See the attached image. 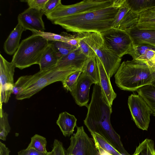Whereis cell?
<instances>
[{
  "label": "cell",
  "instance_id": "8992f818",
  "mask_svg": "<svg viewBox=\"0 0 155 155\" xmlns=\"http://www.w3.org/2000/svg\"><path fill=\"white\" fill-rule=\"evenodd\" d=\"M117 0H84L75 4H60L46 16L52 22L64 18L81 14L112 6Z\"/></svg>",
  "mask_w": 155,
  "mask_h": 155
},
{
  "label": "cell",
  "instance_id": "9a60e30c",
  "mask_svg": "<svg viewBox=\"0 0 155 155\" xmlns=\"http://www.w3.org/2000/svg\"><path fill=\"white\" fill-rule=\"evenodd\" d=\"M87 58L78 47L68 54L59 58L56 66L61 68L80 71L82 72Z\"/></svg>",
  "mask_w": 155,
  "mask_h": 155
},
{
  "label": "cell",
  "instance_id": "6da1fadb",
  "mask_svg": "<svg viewBox=\"0 0 155 155\" xmlns=\"http://www.w3.org/2000/svg\"><path fill=\"white\" fill-rule=\"evenodd\" d=\"M87 108V114L84 122L91 134H99L120 153L126 155L127 152L124 147L120 136L111 124V106L103 97L98 84L94 85L91 101Z\"/></svg>",
  "mask_w": 155,
  "mask_h": 155
},
{
  "label": "cell",
  "instance_id": "7c38bea8",
  "mask_svg": "<svg viewBox=\"0 0 155 155\" xmlns=\"http://www.w3.org/2000/svg\"><path fill=\"white\" fill-rule=\"evenodd\" d=\"M44 14L43 11L28 8L19 14L18 23L20 24L25 31L35 30L43 32L45 30L44 22L42 19Z\"/></svg>",
  "mask_w": 155,
  "mask_h": 155
},
{
  "label": "cell",
  "instance_id": "52a82bcc",
  "mask_svg": "<svg viewBox=\"0 0 155 155\" xmlns=\"http://www.w3.org/2000/svg\"><path fill=\"white\" fill-rule=\"evenodd\" d=\"M75 71L56 66L46 71H39L36 79L17 95L16 98L18 100L29 98L51 84L57 81L62 82L67 75Z\"/></svg>",
  "mask_w": 155,
  "mask_h": 155
},
{
  "label": "cell",
  "instance_id": "e575fe53",
  "mask_svg": "<svg viewBox=\"0 0 155 155\" xmlns=\"http://www.w3.org/2000/svg\"><path fill=\"white\" fill-rule=\"evenodd\" d=\"M48 0H28L26 1L29 8L43 11Z\"/></svg>",
  "mask_w": 155,
  "mask_h": 155
},
{
  "label": "cell",
  "instance_id": "7a4b0ae2",
  "mask_svg": "<svg viewBox=\"0 0 155 155\" xmlns=\"http://www.w3.org/2000/svg\"><path fill=\"white\" fill-rule=\"evenodd\" d=\"M124 0L99 9L72 15L53 22L66 31L75 33H101L113 27L115 17Z\"/></svg>",
  "mask_w": 155,
  "mask_h": 155
},
{
  "label": "cell",
  "instance_id": "ffe728a7",
  "mask_svg": "<svg viewBox=\"0 0 155 155\" xmlns=\"http://www.w3.org/2000/svg\"><path fill=\"white\" fill-rule=\"evenodd\" d=\"M59 58L52 45L49 43L39 62L40 71H46L56 66Z\"/></svg>",
  "mask_w": 155,
  "mask_h": 155
},
{
  "label": "cell",
  "instance_id": "cb8c5ba5",
  "mask_svg": "<svg viewBox=\"0 0 155 155\" xmlns=\"http://www.w3.org/2000/svg\"><path fill=\"white\" fill-rule=\"evenodd\" d=\"M124 2L131 10L138 14L146 10L155 7V0H125Z\"/></svg>",
  "mask_w": 155,
  "mask_h": 155
},
{
  "label": "cell",
  "instance_id": "5bb4252c",
  "mask_svg": "<svg viewBox=\"0 0 155 155\" xmlns=\"http://www.w3.org/2000/svg\"><path fill=\"white\" fill-rule=\"evenodd\" d=\"M124 1L119 8L113 28L125 31L137 25L139 14L131 10Z\"/></svg>",
  "mask_w": 155,
  "mask_h": 155
},
{
  "label": "cell",
  "instance_id": "7402d4cb",
  "mask_svg": "<svg viewBox=\"0 0 155 155\" xmlns=\"http://www.w3.org/2000/svg\"><path fill=\"white\" fill-rule=\"evenodd\" d=\"M94 82V84H99V73L96 55L87 58L82 70Z\"/></svg>",
  "mask_w": 155,
  "mask_h": 155
},
{
  "label": "cell",
  "instance_id": "d6a6232c",
  "mask_svg": "<svg viewBox=\"0 0 155 155\" xmlns=\"http://www.w3.org/2000/svg\"><path fill=\"white\" fill-rule=\"evenodd\" d=\"M82 72L77 71L67 75L62 82L63 87L71 92L75 87L78 79Z\"/></svg>",
  "mask_w": 155,
  "mask_h": 155
},
{
  "label": "cell",
  "instance_id": "277c9868",
  "mask_svg": "<svg viewBox=\"0 0 155 155\" xmlns=\"http://www.w3.org/2000/svg\"><path fill=\"white\" fill-rule=\"evenodd\" d=\"M48 41L39 35L32 34L22 41L11 62L16 68L21 70L38 64Z\"/></svg>",
  "mask_w": 155,
  "mask_h": 155
},
{
  "label": "cell",
  "instance_id": "603a6c76",
  "mask_svg": "<svg viewBox=\"0 0 155 155\" xmlns=\"http://www.w3.org/2000/svg\"><path fill=\"white\" fill-rule=\"evenodd\" d=\"M136 91L146 102L155 116V85L153 84L144 86Z\"/></svg>",
  "mask_w": 155,
  "mask_h": 155
},
{
  "label": "cell",
  "instance_id": "ab89813d",
  "mask_svg": "<svg viewBox=\"0 0 155 155\" xmlns=\"http://www.w3.org/2000/svg\"><path fill=\"white\" fill-rule=\"evenodd\" d=\"M95 146L99 152L98 155H112L104 150L98 146L97 145H95Z\"/></svg>",
  "mask_w": 155,
  "mask_h": 155
},
{
  "label": "cell",
  "instance_id": "44dd1931",
  "mask_svg": "<svg viewBox=\"0 0 155 155\" xmlns=\"http://www.w3.org/2000/svg\"><path fill=\"white\" fill-rule=\"evenodd\" d=\"M136 26L139 29L155 30V7L139 13Z\"/></svg>",
  "mask_w": 155,
  "mask_h": 155
},
{
  "label": "cell",
  "instance_id": "8d00e7d4",
  "mask_svg": "<svg viewBox=\"0 0 155 155\" xmlns=\"http://www.w3.org/2000/svg\"><path fill=\"white\" fill-rule=\"evenodd\" d=\"M53 148L54 155H66V150H65L62 143L57 139L54 140Z\"/></svg>",
  "mask_w": 155,
  "mask_h": 155
},
{
  "label": "cell",
  "instance_id": "3957f363",
  "mask_svg": "<svg viewBox=\"0 0 155 155\" xmlns=\"http://www.w3.org/2000/svg\"><path fill=\"white\" fill-rule=\"evenodd\" d=\"M115 83L122 90L136 91L155 81V67L144 61L133 59L124 61L114 75Z\"/></svg>",
  "mask_w": 155,
  "mask_h": 155
},
{
  "label": "cell",
  "instance_id": "83f0119b",
  "mask_svg": "<svg viewBox=\"0 0 155 155\" xmlns=\"http://www.w3.org/2000/svg\"><path fill=\"white\" fill-rule=\"evenodd\" d=\"M51 43L59 58L68 54L78 48L62 41H53Z\"/></svg>",
  "mask_w": 155,
  "mask_h": 155
},
{
  "label": "cell",
  "instance_id": "5b68a950",
  "mask_svg": "<svg viewBox=\"0 0 155 155\" xmlns=\"http://www.w3.org/2000/svg\"><path fill=\"white\" fill-rule=\"evenodd\" d=\"M84 38L100 60L110 78L115 74L120 65L121 58L108 48L100 33L84 32Z\"/></svg>",
  "mask_w": 155,
  "mask_h": 155
},
{
  "label": "cell",
  "instance_id": "4dcf8cb0",
  "mask_svg": "<svg viewBox=\"0 0 155 155\" xmlns=\"http://www.w3.org/2000/svg\"><path fill=\"white\" fill-rule=\"evenodd\" d=\"M10 130L8 114L4 111L2 107L0 108V139L5 141Z\"/></svg>",
  "mask_w": 155,
  "mask_h": 155
},
{
  "label": "cell",
  "instance_id": "7bdbcfd3",
  "mask_svg": "<svg viewBox=\"0 0 155 155\" xmlns=\"http://www.w3.org/2000/svg\"><path fill=\"white\" fill-rule=\"evenodd\" d=\"M153 84L155 85V81Z\"/></svg>",
  "mask_w": 155,
  "mask_h": 155
},
{
  "label": "cell",
  "instance_id": "f1b7e54d",
  "mask_svg": "<svg viewBox=\"0 0 155 155\" xmlns=\"http://www.w3.org/2000/svg\"><path fill=\"white\" fill-rule=\"evenodd\" d=\"M32 34L39 35L48 41H60L68 43L69 40L68 34L63 32L60 35L49 32H41L35 30L32 31Z\"/></svg>",
  "mask_w": 155,
  "mask_h": 155
},
{
  "label": "cell",
  "instance_id": "e0dca14e",
  "mask_svg": "<svg viewBox=\"0 0 155 155\" xmlns=\"http://www.w3.org/2000/svg\"><path fill=\"white\" fill-rule=\"evenodd\" d=\"M125 31L129 35L133 46L145 44L155 48V30L139 29L136 25Z\"/></svg>",
  "mask_w": 155,
  "mask_h": 155
},
{
  "label": "cell",
  "instance_id": "d6986e66",
  "mask_svg": "<svg viewBox=\"0 0 155 155\" xmlns=\"http://www.w3.org/2000/svg\"><path fill=\"white\" fill-rule=\"evenodd\" d=\"M77 119L75 117L66 112L61 113L56 121L63 135L69 137L73 134L76 126Z\"/></svg>",
  "mask_w": 155,
  "mask_h": 155
},
{
  "label": "cell",
  "instance_id": "ba28073f",
  "mask_svg": "<svg viewBox=\"0 0 155 155\" xmlns=\"http://www.w3.org/2000/svg\"><path fill=\"white\" fill-rule=\"evenodd\" d=\"M101 34L108 48L118 57L130 55L132 41L125 31L112 28Z\"/></svg>",
  "mask_w": 155,
  "mask_h": 155
},
{
  "label": "cell",
  "instance_id": "2e32d148",
  "mask_svg": "<svg viewBox=\"0 0 155 155\" xmlns=\"http://www.w3.org/2000/svg\"><path fill=\"white\" fill-rule=\"evenodd\" d=\"M96 57L99 73V85L101 93L104 99L109 105L111 106L117 94L113 89L110 78L108 77L102 64L96 55Z\"/></svg>",
  "mask_w": 155,
  "mask_h": 155
},
{
  "label": "cell",
  "instance_id": "60d3db41",
  "mask_svg": "<svg viewBox=\"0 0 155 155\" xmlns=\"http://www.w3.org/2000/svg\"><path fill=\"white\" fill-rule=\"evenodd\" d=\"M147 63L149 66L155 67V55L151 60Z\"/></svg>",
  "mask_w": 155,
  "mask_h": 155
},
{
  "label": "cell",
  "instance_id": "484cf974",
  "mask_svg": "<svg viewBox=\"0 0 155 155\" xmlns=\"http://www.w3.org/2000/svg\"><path fill=\"white\" fill-rule=\"evenodd\" d=\"M132 155H155L153 141L150 139H146L140 143Z\"/></svg>",
  "mask_w": 155,
  "mask_h": 155
},
{
  "label": "cell",
  "instance_id": "4fadbf2b",
  "mask_svg": "<svg viewBox=\"0 0 155 155\" xmlns=\"http://www.w3.org/2000/svg\"><path fill=\"white\" fill-rule=\"evenodd\" d=\"M93 84V81L84 73L80 74L75 87L70 92L75 103L79 106H88L90 87Z\"/></svg>",
  "mask_w": 155,
  "mask_h": 155
},
{
  "label": "cell",
  "instance_id": "f546056e",
  "mask_svg": "<svg viewBox=\"0 0 155 155\" xmlns=\"http://www.w3.org/2000/svg\"><path fill=\"white\" fill-rule=\"evenodd\" d=\"M153 49H155V48L147 44H141L134 46L130 55L133 59L144 61L148 51Z\"/></svg>",
  "mask_w": 155,
  "mask_h": 155
},
{
  "label": "cell",
  "instance_id": "4316f807",
  "mask_svg": "<svg viewBox=\"0 0 155 155\" xmlns=\"http://www.w3.org/2000/svg\"><path fill=\"white\" fill-rule=\"evenodd\" d=\"M91 134L95 145L98 146L112 155H122L99 134L95 133H91Z\"/></svg>",
  "mask_w": 155,
  "mask_h": 155
},
{
  "label": "cell",
  "instance_id": "74e56055",
  "mask_svg": "<svg viewBox=\"0 0 155 155\" xmlns=\"http://www.w3.org/2000/svg\"><path fill=\"white\" fill-rule=\"evenodd\" d=\"M47 153L39 152L32 148H26L19 151L18 155H46Z\"/></svg>",
  "mask_w": 155,
  "mask_h": 155
},
{
  "label": "cell",
  "instance_id": "9c48e42d",
  "mask_svg": "<svg viewBox=\"0 0 155 155\" xmlns=\"http://www.w3.org/2000/svg\"><path fill=\"white\" fill-rule=\"evenodd\" d=\"M128 105L137 126L143 130H147L152 111L146 102L138 94L133 93L128 97Z\"/></svg>",
  "mask_w": 155,
  "mask_h": 155
},
{
  "label": "cell",
  "instance_id": "f35d334b",
  "mask_svg": "<svg viewBox=\"0 0 155 155\" xmlns=\"http://www.w3.org/2000/svg\"><path fill=\"white\" fill-rule=\"evenodd\" d=\"M10 150L5 145L0 142V155H9Z\"/></svg>",
  "mask_w": 155,
  "mask_h": 155
},
{
  "label": "cell",
  "instance_id": "b9f144b4",
  "mask_svg": "<svg viewBox=\"0 0 155 155\" xmlns=\"http://www.w3.org/2000/svg\"><path fill=\"white\" fill-rule=\"evenodd\" d=\"M46 155H54L53 150H52L51 151L48 152Z\"/></svg>",
  "mask_w": 155,
  "mask_h": 155
},
{
  "label": "cell",
  "instance_id": "ac0fdd59",
  "mask_svg": "<svg viewBox=\"0 0 155 155\" xmlns=\"http://www.w3.org/2000/svg\"><path fill=\"white\" fill-rule=\"evenodd\" d=\"M25 31L23 27L19 23L11 31L4 45L5 52L9 55L14 54L18 48L22 34Z\"/></svg>",
  "mask_w": 155,
  "mask_h": 155
},
{
  "label": "cell",
  "instance_id": "d590c367",
  "mask_svg": "<svg viewBox=\"0 0 155 155\" xmlns=\"http://www.w3.org/2000/svg\"><path fill=\"white\" fill-rule=\"evenodd\" d=\"M61 4V0H48L44 10V15H47L52 12L58 5Z\"/></svg>",
  "mask_w": 155,
  "mask_h": 155
},
{
  "label": "cell",
  "instance_id": "d4e9b609",
  "mask_svg": "<svg viewBox=\"0 0 155 155\" xmlns=\"http://www.w3.org/2000/svg\"><path fill=\"white\" fill-rule=\"evenodd\" d=\"M38 75L37 72L33 75L20 77L14 83L12 93L16 96L18 95L36 79Z\"/></svg>",
  "mask_w": 155,
  "mask_h": 155
},
{
  "label": "cell",
  "instance_id": "8fae6325",
  "mask_svg": "<svg viewBox=\"0 0 155 155\" xmlns=\"http://www.w3.org/2000/svg\"><path fill=\"white\" fill-rule=\"evenodd\" d=\"M15 67L12 62L6 60L0 54V108L2 104L8 102L12 90L14 83V75Z\"/></svg>",
  "mask_w": 155,
  "mask_h": 155
},
{
  "label": "cell",
  "instance_id": "1f68e13d",
  "mask_svg": "<svg viewBox=\"0 0 155 155\" xmlns=\"http://www.w3.org/2000/svg\"><path fill=\"white\" fill-rule=\"evenodd\" d=\"M46 138L40 135L36 134L31 138V141L27 148H32L41 152L47 153Z\"/></svg>",
  "mask_w": 155,
  "mask_h": 155
},
{
  "label": "cell",
  "instance_id": "836d02e7",
  "mask_svg": "<svg viewBox=\"0 0 155 155\" xmlns=\"http://www.w3.org/2000/svg\"><path fill=\"white\" fill-rule=\"evenodd\" d=\"M79 38L78 47L83 54L87 58L95 56L96 54L93 50L86 43L84 38V32L78 33Z\"/></svg>",
  "mask_w": 155,
  "mask_h": 155
},
{
  "label": "cell",
  "instance_id": "30bf717a",
  "mask_svg": "<svg viewBox=\"0 0 155 155\" xmlns=\"http://www.w3.org/2000/svg\"><path fill=\"white\" fill-rule=\"evenodd\" d=\"M77 131L70 139L66 155H98L93 139L85 131L83 127H77Z\"/></svg>",
  "mask_w": 155,
  "mask_h": 155
}]
</instances>
